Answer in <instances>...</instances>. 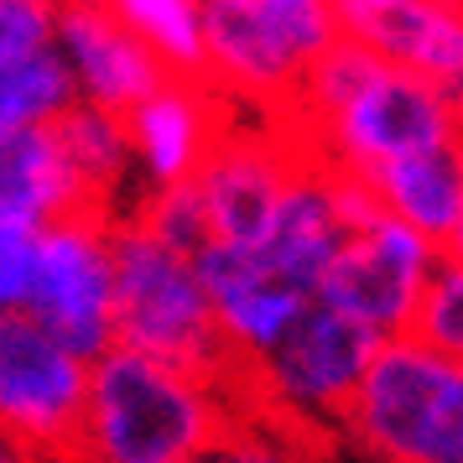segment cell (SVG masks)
I'll return each mask as SVG.
<instances>
[{"label":"cell","instance_id":"obj_1","mask_svg":"<svg viewBox=\"0 0 463 463\" xmlns=\"http://www.w3.org/2000/svg\"><path fill=\"white\" fill-rule=\"evenodd\" d=\"M281 120L307 162L349 183H364L375 167L417 151L458 146V94L380 63L349 37H334L307 63Z\"/></svg>","mask_w":463,"mask_h":463},{"label":"cell","instance_id":"obj_2","mask_svg":"<svg viewBox=\"0 0 463 463\" xmlns=\"http://www.w3.org/2000/svg\"><path fill=\"white\" fill-rule=\"evenodd\" d=\"M240 417L245 401L234 385L109 344L89 359L73 463H203Z\"/></svg>","mask_w":463,"mask_h":463},{"label":"cell","instance_id":"obj_3","mask_svg":"<svg viewBox=\"0 0 463 463\" xmlns=\"http://www.w3.org/2000/svg\"><path fill=\"white\" fill-rule=\"evenodd\" d=\"M109 260H115V344L240 391V364L213 323L193 250L167 245L136 213H109Z\"/></svg>","mask_w":463,"mask_h":463},{"label":"cell","instance_id":"obj_4","mask_svg":"<svg viewBox=\"0 0 463 463\" xmlns=\"http://www.w3.org/2000/svg\"><path fill=\"white\" fill-rule=\"evenodd\" d=\"M338 432L380 463H463V364L417 334H391L359 375Z\"/></svg>","mask_w":463,"mask_h":463},{"label":"cell","instance_id":"obj_5","mask_svg":"<svg viewBox=\"0 0 463 463\" xmlns=\"http://www.w3.org/2000/svg\"><path fill=\"white\" fill-rule=\"evenodd\" d=\"M203 84L234 109L287 115L302 73L338 37L328 0H198Z\"/></svg>","mask_w":463,"mask_h":463},{"label":"cell","instance_id":"obj_6","mask_svg":"<svg viewBox=\"0 0 463 463\" xmlns=\"http://www.w3.org/2000/svg\"><path fill=\"white\" fill-rule=\"evenodd\" d=\"M375 344L380 338L354 317L313 302L266 354L240 370V401H250L255 411H266L297 438H317L344 421V406Z\"/></svg>","mask_w":463,"mask_h":463},{"label":"cell","instance_id":"obj_7","mask_svg":"<svg viewBox=\"0 0 463 463\" xmlns=\"http://www.w3.org/2000/svg\"><path fill=\"white\" fill-rule=\"evenodd\" d=\"M26 317L79 359H99L115 344L109 213L84 209L37 230V271H32Z\"/></svg>","mask_w":463,"mask_h":463},{"label":"cell","instance_id":"obj_8","mask_svg":"<svg viewBox=\"0 0 463 463\" xmlns=\"http://www.w3.org/2000/svg\"><path fill=\"white\" fill-rule=\"evenodd\" d=\"M89 359L68 354L26 313H0V438L37 463H73Z\"/></svg>","mask_w":463,"mask_h":463},{"label":"cell","instance_id":"obj_9","mask_svg":"<svg viewBox=\"0 0 463 463\" xmlns=\"http://www.w3.org/2000/svg\"><path fill=\"white\" fill-rule=\"evenodd\" d=\"M297 167H302V146L281 115L245 120L234 109L209 156L188 177L203 209V245H255Z\"/></svg>","mask_w":463,"mask_h":463},{"label":"cell","instance_id":"obj_10","mask_svg":"<svg viewBox=\"0 0 463 463\" xmlns=\"http://www.w3.org/2000/svg\"><path fill=\"white\" fill-rule=\"evenodd\" d=\"M442 255L448 250H438L432 240H421L417 230H406L401 219H391L370 203L349 224L344 245L328 260V271L317 281V302L354 317L359 328H370L375 338L411 334L417 297L427 287V276L438 271Z\"/></svg>","mask_w":463,"mask_h":463},{"label":"cell","instance_id":"obj_11","mask_svg":"<svg viewBox=\"0 0 463 463\" xmlns=\"http://www.w3.org/2000/svg\"><path fill=\"white\" fill-rule=\"evenodd\" d=\"M234 105L203 79H162L146 99L126 109V141L141 193L188 183L219 141Z\"/></svg>","mask_w":463,"mask_h":463},{"label":"cell","instance_id":"obj_12","mask_svg":"<svg viewBox=\"0 0 463 463\" xmlns=\"http://www.w3.org/2000/svg\"><path fill=\"white\" fill-rule=\"evenodd\" d=\"M52 52L63 58L68 79L79 89V105H99L115 115H126L162 79H172L99 0H58Z\"/></svg>","mask_w":463,"mask_h":463},{"label":"cell","instance_id":"obj_13","mask_svg":"<svg viewBox=\"0 0 463 463\" xmlns=\"http://www.w3.org/2000/svg\"><path fill=\"white\" fill-rule=\"evenodd\" d=\"M338 37L370 47L380 63L421 73L458 94L463 11L458 0H344L334 11Z\"/></svg>","mask_w":463,"mask_h":463},{"label":"cell","instance_id":"obj_14","mask_svg":"<svg viewBox=\"0 0 463 463\" xmlns=\"http://www.w3.org/2000/svg\"><path fill=\"white\" fill-rule=\"evenodd\" d=\"M359 188L380 213L401 219L406 230L432 240L438 250L458 255V240H463V151L458 146L385 162Z\"/></svg>","mask_w":463,"mask_h":463},{"label":"cell","instance_id":"obj_15","mask_svg":"<svg viewBox=\"0 0 463 463\" xmlns=\"http://www.w3.org/2000/svg\"><path fill=\"white\" fill-rule=\"evenodd\" d=\"M84 209H89V193L68 167L52 126L0 136V213L5 219L43 230L52 219H68V213H84Z\"/></svg>","mask_w":463,"mask_h":463},{"label":"cell","instance_id":"obj_16","mask_svg":"<svg viewBox=\"0 0 463 463\" xmlns=\"http://www.w3.org/2000/svg\"><path fill=\"white\" fill-rule=\"evenodd\" d=\"M52 136L63 146L73 177L84 183L89 209L120 213V193L136 188V162L126 141V115L99 105H73L52 120Z\"/></svg>","mask_w":463,"mask_h":463},{"label":"cell","instance_id":"obj_17","mask_svg":"<svg viewBox=\"0 0 463 463\" xmlns=\"http://www.w3.org/2000/svg\"><path fill=\"white\" fill-rule=\"evenodd\" d=\"M99 5L167 68L172 79H198L203 73L198 0H99Z\"/></svg>","mask_w":463,"mask_h":463},{"label":"cell","instance_id":"obj_18","mask_svg":"<svg viewBox=\"0 0 463 463\" xmlns=\"http://www.w3.org/2000/svg\"><path fill=\"white\" fill-rule=\"evenodd\" d=\"M73 105H79V89H73L63 58L52 47H43V52H32V58H22V63H11V68H0V136L52 126Z\"/></svg>","mask_w":463,"mask_h":463},{"label":"cell","instance_id":"obj_19","mask_svg":"<svg viewBox=\"0 0 463 463\" xmlns=\"http://www.w3.org/2000/svg\"><path fill=\"white\" fill-rule=\"evenodd\" d=\"M411 334L442 354H463V266L458 255H442L438 271L427 276L411 313Z\"/></svg>","mask_w":463,"mask_h":463},{"label":"cell","instance_id":"obj_20","mask_svg":"<svg viewBox=\"0 0 463 463\" xmlns=\"http://www.w3.org/2000/svg\"><path fill=\"white\" fill-rule=\"evenodd\" d=\"M203 463H313L307 442H297L287 427H255V421H234L224 438L213 442Z\"/></svg>","mask_w":463,"mask_h":463},{"label":"cell","instance_id":"obj_21","mask_svg":"<svg viewBox=\"0 0 463 463\" xmlns=\"http://www.w3.org/2000/svg\"><path fill=\"white\" fill-rule=\"evenodd\" d=\"M58 0H0V68L52 47Z\"/></svg>","mask_w":463,"mask_h":463},{"label":"cell","instance_id":"obj_22","mask_svg":"<svg viewBox=\"0 0 463 463\" xmlns=\"http://www.w3.org/2000/svg\"><path fill=\"white\" fill-rule=\"evenodd\" d=\"M32 271H37V230L22 224L0 240V313H26Z\"/></svg>","mask_w":463,"mask_h":463},{"label":"cell","instance_id":"obj_23","mask_svg":"<svg viewBox=\"0 0 463 463\" xmlns=\"http://www.w3.org/2000/svg\"><path fill=\"white\" fill-rule=\"evenodd\" d=\"M0 463H37V458H32V453H22L16 442H5V438H0Z\"/></svg>","mask_w":463,"mask_h":463},{"label":"cell","instance_id":"obj_24","mask_svg":"<svg viewBox=\"0 0 463 463\" xmlns=\"http://www.w3.org/2000/svg\"><path fill=\"white\" fill-rule=\"evenodd\" d=\"M11 230H22V224H16V219H5V213H0V240H5V234Z\"/></svg>","mask_w":463,"mask_h":463},{"label":"cell","instance_id":"obj_25","mask_svg":"<svg viewBox=\"0 0 463 463\" xmlns=\"http://www.w3.org/2000/svg\"><path fill=\"white\" fill-rule=\"evenodd\" d=\"M328 5H334V11H338V5H344V0H328Z\"/></svg>","mask_w":463,"mask_h":463}]
</instances>
